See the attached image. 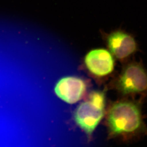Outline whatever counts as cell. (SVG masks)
Returning a JSON list of instances; mask_svg holds the SVG:
<instances>
[{"label":"cell","mask_w":147,"mask_h":147,"mask_svg":"<svg viewBox=\"0 0 147 147\" xmlns=\"http://www.w3.org/2000/svg\"><path fill=\"white\" fill-rule=\"evenodd\" d=\"M108 121L111 131L115 135L133 133L142 125L139 107L128 101L114 104L109 113Z\"/></svg>","instance_id":"1"},{"label":"cell","mask_w":147,"mask_h":147,"mask_svg":"<svg viewBox=\"0 0 147 147\" xmlns=\"http://www.w3.org/2000/svg\"><path fill=\"white\" fill-rule=\"evenodd\" d=\"M105 101L103 92L95 91L90 93L87 101L82 103L77 108L75 121L88 135L92 134L102 119Z\"/></svg>","instance_id":"2"},{"label":"cell","mask_w":147,"mask_h":147,"mask_svg":"<svg viewBox=\"0 0 147 147\" xmlns=\"http://www.w3.org/2000/svg\"><path fill=\"white\" fill-rule=\"evenodd\" d=\"M119 87L124 94L144 92L147 90V72L138 64L129 65L121 74Z\"/></svg>","instance_id":"3"},{"label":"cell","mask_w":147,"mask_h":147,"mask_svg":"<svg viewBox=\"0 0 147 147\" xmlns=\"http://www.w3.org/2000/svg\"><path fill=\"white\" fill-rule=\"evenodd\" d=\"M106 39L110 51L117 58H126L137 50L134 38L122 30L113 32L107 35Z\"/></svg>","instance_id":"4"},{"label":"cell","mask_w":147,"mask_h":147,"mask_svg":"<svg viewBox=\"0 0 147 147\" xmlns=\"http://www.w3.org/2000/svg\"><path fill=\"white\" fill-rule=\"evenodd\" d=\"M84 61L88 69L98 76L108 75L114 69L113 58L105 49L92 50L86 55Z\"/></svg>","instance_id":"5"},{"label":"cell","mask_w":147,"mask_h":147,"mask_svg":"<svg viewBox=\"0 0 147 147\" xmlns=\"http://www.w3.org/2000/svg\"><path fill=\"white\" fill-rule=\"evenodd\" d=\"M86 89V84L82 80L75 77H67L58 82L55 92L61 100L73 104L81 100Z\"/></svg>","instance_id":"6"}]
</instances>
